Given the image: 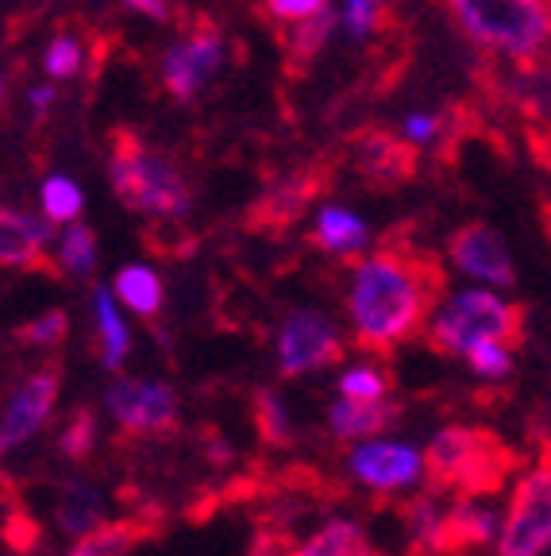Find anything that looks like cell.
Instances as JSON below:
<instances>
[{
    "label": "cell",
    "mask_w": 551,
    "mask_h": 556,
    "mask_svg": "<svg viewBox=\"0 0 551 556\" xmlns=\"http://www.w3.org/2000/svg\"><path fill=\"white\" fill-rule=\"evenodd\" d=\"M43 213H47V220H54V225H62V220H74L81 213V190L69 182V178H62V174L47 178Z\"/></svg>",
    "instance_id": "83f0119b"
},
{
    "label": "cell",
    "mask_w": 551,
    "mask_h": 556,
    "mask_svg": "<svg viewBox=\"0 0 551 556\" xmlns=\"http://www.w3.org/2000/svg\"><path fill=\"white\" fill-rule=\"evenodd\" d=\"M93 313H97V332H101V359L108 371H116V367L124 364V356H128V329H124L120 313H116V302H113V290L97 287L93 290Z\"/></svg>",
    "instance_id": "44dd1931"
},
{
    "label": "cell",
    "mask_w": 551,
    "mask_h": 556,
    "mask_svg": "<svg viewBox=\"0 0 551 556\" xmlns=\"http://www.w3.org/2000/svg\"><path fill=\"white\" fill-rule=\"evenodd\" d=\"M436 131H439L436 116H409V124H406V136L417 139V143H421V139H432Z\"/></svg>",
    "instance_id": "8d00e7d4"
},
{
    "label": "cell",
    "mask_w": 551,
    "mask_h": 556,
    "mask_svg": "<svg viewBox=\"0 0 551 556\" xmlns=\"http://www.w3.org/2000/svg\"><path fill=\"white\" fill-rule=\"evenodd\" d=\"M466 364H471V371L486 375V379H501L513 367V348L490 340V344H478L474 352H466Z\"/></svg>",
    "instance_id": "4dcf8cb0"
},
{
    "label": "cell",
    "mask_w": 551,
    "mask_h": 556,
    "mask_svg": "<svg viewBox=\"0 0 551 556\" xmlns=\"http://www.w3.org/2000/svg\"><path fill=\"white\" fill-rule=\"evenodd\" d=\"M151 533H155V526H146V518L104 521V526H97L93 533L74 541L69 556H131Z\"/></svg>",
    "instance_id": "d6986e66"
},
{
    "label": "cell",
    "mask_w": 551,
    "mask_h": 556,
    "mask_svg": "<svg viewBox=\"0 0 551 556\" xmlns=\"http://www.w3.org/2000/svg\"><path fill=\"white\" fill-rule=\"evenodd\" d=\"M513 97L528 121V136L540 163H551V70H521Z\"/></svg>",
    "instance_id": "5bb4252c"
},
{
    "label": "cell",
    "mask_w": 551,
    "mask_h": 556,
    "mask_svg": "<svg viewBox=\"0 0 551 556\" xmlns=\"http://www.w3.org/2000/svg\"><path fill=\"white\" fill-rule=\"evenodd\" d=\"M293 556H379L371 538L355 526V521H328L309 541L293 548Z\"/></svg>",
    "instance_id": "ffe728a7"
},
{
    "label": "cell",
    "mask_w": 551,
    "mask_h": 556,
    "mask_svg": "<svg viewBox=\"0 0 551 556\" xmlns=\"http://www.w3.org/2000/svg\"><path fill=\"white\" fill-rule=\"evenodd\" d=\"M47 70H51V78H74V74L81 70L78 39H69V35L54 39V43L47 47Z\"/></svg>",
    "instance_id": "836d02e7"
},
{
    "label": "cell",
    "mask_w": 551,
    "mask_h": 556,
    "mask_svg": "<svg viewBox=\"0 0 551 556\" xmlns=\"http://www.w3.org/2000/svg\"><path fill=\"white\" fill-rule=\"evenodd\" d=\"M424 468V456L409 444L394 441H374L351 452V471L374 491H401V486L417 483Z\"/></svg>",
    "instance_id": "7c38bea8"
},
{
    "label": "cell",
    "mask_w": 551,
    "mask_h": 556,
    "mask_svg": "<svg viewBox=\"0 0 551 556\" xmlns=\"http://www.w3.org/2000/svg\"><path fill=\"white\" fill-rule=\"evenodd\" d=\"M339 394L344 399H359V402H379L386 399V379L371 367H355L339 379Z\"/></svg>",
    "instance_id": "1f68e13d"
},
{
    "label": "cell",
    "mask_w": 551,
    "mask_h": 556,
    "mask_svg": "<svg viewBox=\"0 0 551 556\" xmlns=\"http://www.w3.org/2000/svg\"><path fill=\"white\" fill-rule=\"evenodd\" d=\"M317 193V182H309V178H302V182H282L274 186V190L267 193V198L255 205V217H251V225H282V220H293L297 213H302L305 201Z\"/></svg>",
    "instance_id": "603a6c76"
},
{
    "label": "cell",
    "mask_w": 551,
    "mask_h": 556,
    "mask_svg": "<svg viewBox=\"0 0 551 556\" xmlns=\"http://www.w3.org/2000/svg\"><path fill=\"white\" fill-rule=\"evenodd\" d=\"M108 414L128 433H174L178 429V399L166 382L120 379L108 387Z\"/></svg>",
    "instance_id": "52a82bcc"
},
{
    "label": "cell",
    "mask_w": 551,
    "mask_h": 556,
    "mask_svg": "<svg viewBox=\"0 0 551 556\" xmlns=\"http://www.w3.org/2000/svg\"><path fill=\"white\" fill-rule=\"evenodd\" d=\"M131 9H139V12H146V16H155V20H166L170 16V4L166 0H128Z\"/></svg>",
    "instance_id": "74e56055"
},
{
    "label": "cell",
    "mask_w": 551,
    "mask_h": 556,
    "mask_svg": "<svg viewBox=\"0 0 551 556\" xmlns=\"http://www.w3.org/2000/svg\"><path fill=\"white\" fill-rule=\"evenodd\" d=\"M498 514L490 506L478 503H459L451 514H444V530H439V553H471L494 541L498 533ZM501 538V533H498Z\"/></svg>",
    "instance_id": "9a60e30c"
},
{
    "label": "cell",
    "mask_w": 551,
    "mask_h": 556,
    "mask_svg": "<svg viewBox=\"0 0 551 556\" xmlns=\"http://www.w3.org/2000/svg\"><path fill=\"white\" fill-rule=\"evenodd\" d=\"M551 548V444L528 464L501 518L498 556H543Z\"/></svg>",
    "instance_id": "8992f818"
},
{
    "label": "cell",
    "mask_w": 551,
    "mask_h": 556,
    "mask_svg": "<svg viewBox=\"0 0 551 556\" xmlns=\"http://www.w3.org/2000/svg\"><path fill=\"white\" fill-rule=\"evenodd\" d=\"M97 263V236L86 225H69L59 243V267L69 275H89Z\"/></svg>",
    "instance_id": "d4e9b609"
},
{
    "label": "cell",
    "mask_w": 551,
    "mask_h": 556,
    "mask_svg": "<svg viewBox=\"0 0 551 556\" xmlns=\"http://www.w3.org/2000/svg\"><path fill=\"white\" fill-rule=\"evenodd\" d=\"M444 287L448 278L436 255L394 240L382 252L355 263L347 309H351L359 348L394 356V348H401L424 329L436 302L444 298Z\"/></svg>",
    "instance_id": "6da1fadb"
},
{
    "label": "cell",
    "mask_w": 551,
    "mask_h": 556,
    "mask_svg": "<svg viewBox=\"0 0 551 556\" xmlns=\"http://www.w3.org/2000/svg\"><path fill=\"white\" fill-rule=\"evenodd\" d=\"M543 228L551 232V201H548V208H543Z\"/></svg>",
    "instance_id": "ab89813d"
},
{
    "label": "cell",
    "mask_w": 551,
    "mask_h": 556,
    "mask_svg": "<svg viewBox=\"0 0 551 556\" xmlns=\"http://www.w3.org/2000/svg\"><path fill=\"white\" fill-rule=\"evenodd\" d=\"M47 104H51V89H35V93H31L35 116H43V113H47Z\"/></svg>",
    "instance_id": "f35d334b"
},
{
    "label": "cell",
    "mask_w": 551,
    "mask_h": 556,
    "mask_svg": "<svg viewBox=\"0 0 551 556\" xmlns=\"http://www.w3.org/2000/svg\"><path fill=\"white\" fill-rule=\"evenodd\" d=\"M51 240H54V220L4 208V217H0V260H4V267L54 270V263L47 260Z\"/></svg>",
    "instance_id": "4fadbf2b"
},
{
    "label": "cell",
    "mask_w": 551,
    "mask_h": 556,
    "mask_svg": "<svg viewBox=\"0 0 551 556\" xmlns=\"http://www.w3.org/2000/svg\"><path fill=\"white\" fill-rule=\"evenodd\" d=\"M225 59V43H220V31L208 20H197L190 27V35L174 43L163 59V74H166V89H170L178 101H190L201 86H205L208 74H216Z\"/></svg>",
    "instance_id": "9c48e42d"
},
{
    "label": "cell",
    "mask_w": 551,
    "mask_h": 556,
    "mask_svg": "<svg viewBox=\"0 0 551 556\" xmlns=\"http://www.w3.org/2000/svg\"><path fill=\"white\" fill-rule=\"evenodd\" d=\"M451 260L459 270L471 278H486L494 287H513L517 282V267L509 260V248L490 225H463L451 236Z\"/></svg>",
    "instance_id": "8fae6325"
},
{
    "label": "cell",
    "mask_w": 551,
    "mask_h": 556,
    "mask_svg": "<svg viewBox=\"0 0 551 556\" xmlns=\"http://www.w3.org/2000/svg\"><path fill=\"white\" fill-rule=\"evenodd\" d=\"M355 159H359V170L379 178V182H406L417 166L413 151L401 139L386 136V131H362Z\"/></svg>",
    "instance_id": "2e32d148"
},
{
    "label": "cell",
    "mask_w": 551,
    "mask_h": 556,
    "mask_svg": "<svg viewBox=\"0 0 551 556\" xmlns=\"http://www.w3.org/2000/svg\"><path fill=\"white\" fill-rule=\"evenodd\" d=\"M317 243L324 252H359L367 243V225L339 205H328L317 220Z\"/></svg>",
    "instance_id": "7402d4cb"
},
{
    "label": "cell",
    "mask_w": 551,
    "mask_h": 556,
    "mask_svg": "<svg viewBox=\"0 0 551 556\" xmlns=\"http://www.w3.org/2000/svg\"><path fill=\"white\" fill-rule=\"evenodd\" d=\"M113 186L124 205L136 213H155L170 220L190 213V190L178 166L128 131L113 139Z\"/></svg>",
    "instance_id": "5b68a950"
},
{
    "label": "cell",
    "mask_w": 551,
    "mask_h": 556,
    "mask_svg": "<svg viewBox=\"0 0 551 556\" xmlns=\"http://www.w3.org/2000/svg\"><path fill=\"white\" fill-rule=\"evenodd\" d=\"M332 27H336V12H332V9H324L320 16H312V20H302V24L293 27V35H290V54H293V59H302V62L317 59L320 47H324L328 35H332Z\"/></svg>",
    "instance_id": "484cf974"
},
{
    "label": "cell",
    "mask_w": 551,
    "mask_h": 556,
    "mask_svg": "<svg viewBox=\"0 0 551 556\" xmlns=\"http://www.w3.org/2000/svg\"><path fill=\"white\" fill-rule=\"evenodd\" d=\"M116 298H120L128 309L143 313V317H151V313H158V305H163V282H158V275L151 267H124L120 275H116Z\"/></svg>",
    "instance_id": "cb8c5ba5"
},
{
    "label": "cell",
    "mask_w": 551,
    "mask_h": 556,
    "mask_svg": "<svg viewBox=\"0 0 551 556\" xmlns=\"http://www.w3.org/2000/svg\"><path fill=\"white\" fill-rule=\"evenodd\" d=\"M517 468V456L490 429L448 426L432 437L424 452V476L436 491H456L466 503L478 495L501 491L509 471Z\"/></svg>",
    "instance_id": "7a4b0ae2"
},
{
    "label": "cell",
    "mask_w": 551,
    "mask_h": 556,
    "mask_svg": "<svg viewBox=\"0 0 551 556\" xmlns=\"http://www.w3.org/2000/svg\"><path fill=\"white\" fill-rule=\"evenodd\" d=\"M406 530L413 538V548H432L439 553V530H444V514H436V506L413 498L406 510Z\"/></svg>",
    "instance_id": "4316f807"
},
{
    "label": "cell",
    "mask_w": 551,
    "mask_h": 556,
    "mask_svg": "<svg viewBox=\"0 0 551 556\" xmlns=\"http://www.w3.org/2000/svg\"><path fill=\"white\" fill-rule=\"evenodd\" d=\"M490 340L505 348H517L525 340V309L501 302L490 290H463L448 298L428 325V344L444 356H466Z\"/></svg>",
    "instance_id": "3957f363"
},
{
    "label": "cell",
    "mask_w": 551,
    "mask_h": 556,
    "mask_svg": "<svg viewBox=\"0 0 551 556\" xmlns=\"http://www.w3.org/2000/svg\"><path fill=\"white\" fill-rule=\"evenodd\" d=\"M255 426H259L262 441L270 444H290V414H285L278 394H259L255 399Z\"/></svg>",
    "instance_id": "f546056e"
},
{
    "label": "cell",
    "mask_w": 551,
    "mask_h": 556,
    "mask_svg": "<svg viewBox=\"0 0 551 556\" xmlns=\"http://www.w3.org/2000/svg\"><path fill=\"white\" fill-rule=\"evenodd\" d=\"M344 359V340L336 325L320 313H293L278 332V364L282 375H305L317 367L339 364Z\"/></svg>",
    "instance_id": "ba28073f"
},
{
    "label": "cell",
    "mask_w": 551,
    "mask_h": 556,
    "mask_svg": "<svg viewBox=\"0 0 551 556\" xmlns=\"http://www.w3.org/2000/svg\"><path fill=\"white\" fill-rule=\"evenodd\" d=\"M54 402H59V371L43 367V371L27 375L12 391V399L4 402V417H0V444H4V452L31 441L51 421Z\"/></svg>",
    "instance_id": "30bf717a"
},
{
    "label": "cell",
    "mask_w": 551,
    "mask_h": 556,
    "mask_svg": "<svg viewBox=\"0 0 551 556\" xmlns=\"http://www.w3.org/2000/svg\"><path fill=\"white\" fill-rule=\"evenodd\" d=\"M93 437H97L93 409H74L69 421H66V429L59 433V448L66 452L69 460H86L89 448H93Z\"/></svg>",
    "instance_id": "f1b7e54d"
},
{
    "label": "cell",
    "mask_w": 551,
    "mask_h": 556,
    "mask_svg": "<svg viewBox=\"0 0 551 556\" xmlns=\"http://www.w3.org/2000/svg\"><path fill=\"white\" fill-rule=\"evenodd\" d=\"M389 421H397V406L389 399H379V402L339 399L336 406L328 409V426H332V433L347 437V441H362V437L382 433Z\"/></svg>",
    "instance_id": "e0dca14e"
},
{
    "label": "cell",
    "mask_w": 551,
    "mask_h": 556,
    "mask_svg": "<svg viewBox=\"0 0 551 556\" xmlns=\"http://www.w3.org/2000/svg\"><path fill=\"white\" fill-rule=\"evenodd\" d=\"M69 321L62 309H51L43 313V317H35V321H27L24 329H20V340L24 344H59L62 337H66Z\"/></svg>",
    "instance_id": "d6a6232c"
},
{
    "label": "cell",
    "mask_w": 551,
    "mask_h": 556,
    "mask_svg": "<svg viewBox=\"0 0 551 556\" xmlns=\"http://www.w3.org/2000/svg\"><path fill=\"white\" fill-rule=\"evenodd\" d=\"M474 43L533 59L551 39V0H444Z\"/></svg>",
    "instance_id": "277c9868"
},
{
    "label": "cell",
    "mask_w": 551,
    "mask_h": 556,
    "mask_svg": "<svg viewBox=\"0 0 551 556\" xmlns=\"http://www.w3.org/2000/svg\"><path fill=\"white\" fill-rule=\"evenodd\" d=\"M382 9H386V0H347V9H344L347 31H351V35L371 31V27L379 24Z\"/></svg>",
    "instance_id": "e575fe53"
},
{
    "label": "cell",
    "mask_w": 551,
    "mask_h": 556,
    "mask_svg": "<svg viewBox=\"0 0 551 556\" xmlns=\"http://www.w3.org/2000/svg\"><path fill=\"white\" fill-rule=\"evenodd\" d=\"M54 521L69 538H86L97 526H104V498L93 483H66L54 503Z\"/></svg>",
    "instance_id": "ac0fdd59"
},
{
    "label": "cell",
    "mask_w": 551,
    "mask_h": 556,
    "mask_svg": "<svg viewBox=\"0 0 551 556\" xmlns=\"http://www.w3.org/2000/svg\"><path fill=\"white\" fill-rule=\"evenodd\" d=\"M267 9L274 12L278 20H312L328 9V0H267Z\"/></svg>",
    "instance_id": "d590c367"
}]
</instances>
